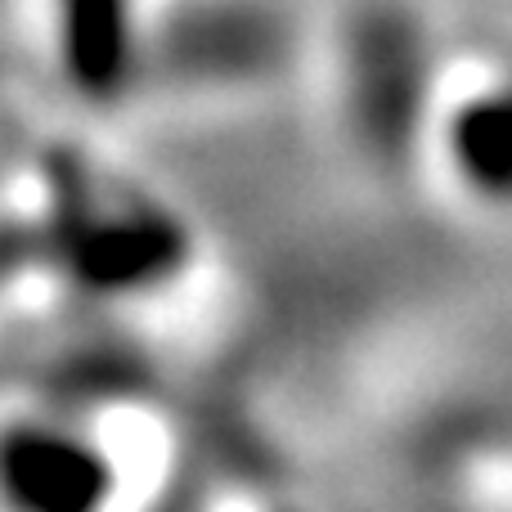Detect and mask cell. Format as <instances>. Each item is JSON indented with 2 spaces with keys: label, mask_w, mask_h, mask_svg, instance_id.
I'll return each mask as SVG.
<instances>
[{
  "label": "cell",
  "mask_w": 512,
  "mask_h": 512,
  "mask_svg": "<svg viewBox=\"0 0 512 512\" xmlns=\"http://www.w3.org/2000/svg\"><path fill=\"white\" fill-rule=\"evenodd\" d=\"M144 198L68 144L0 153V333L108 306L144 279Z\"/></svg>",
  "instance_id": "cell-1"
},
{
  "label": "cell",
  "mask_w": 512,
  "mask_h": 512,
  "mask_svg": "<svg viewBox=\"0 0 512 512\" xmlns=\"http://www.w3.org/2000/svg\"><path fill=\"white\" fill-rule=\"evenodd\" d=\"M153 409L117 378L50 369L0 387V512H126Z\"/></svg>",
  "instance_id": "cell-2"
}]
</instances>
